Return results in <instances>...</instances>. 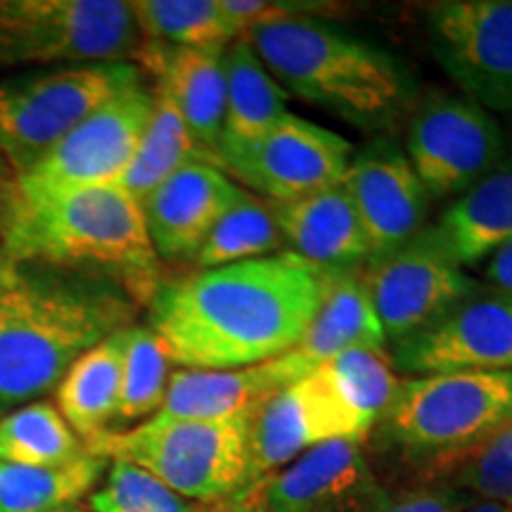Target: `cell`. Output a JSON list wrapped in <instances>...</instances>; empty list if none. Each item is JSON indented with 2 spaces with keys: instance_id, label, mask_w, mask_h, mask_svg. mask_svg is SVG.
<instances>
[{
  "instance_id": "29",
  "label": "cell",
  "mask_w": 512,
  "mask_h": 512,
  "mask_svg": "<svg viewBox=\"0 0 512 512\" xmlns=\"http://www.w3.org/2000/svg\"><path fill=\"white\" fill-rule=\"evenodd\" d=\"M83 453V441L50 401H31L0 418V460L55 467L72 463Z\"/></svg>"
},
{
  "instance_id": "24",
  "label": "cell",
  "mask_w": 512,
  "mask_h": 512,
  "mask_svg": "<svg viewBox=\"0 0 512 512\" xmlns=\"http://www.w3.org/2000/svg\"><path fill=\"white\" fill-rule=\"evenodd\" d=\"M124 330L114 332L76 358L74 366L57 384V411L83 446L110 432L112 422H117Z\"/></svg>"
},
{
  "instance_id": "13",
  "label": "cell",
  "mask_w": 512,
  "mask_h": 512,
  "mask_svg": "<svg viewBox=\"0 0 512 512\" xmlns=\"http://www.w3.org/2000/svg\"><path fill=\"white\" fill-rule=\"evenodd\" d=\"M373 425L349 406L323 366L268 399L249 418L252 486L283 470L309 448L337 439L363 441Z\"/></svg>"
},
{
  "instance_id": "25",
  "label": "cell",
  "mask_w": 512,
  "mask_h": 512,
  "mask_svg": "<svg viewBox=\"0 0 512 512\" xmlns=\"http://www.w3.org/2000/svg\"><path fill=\"white\" fill-rule=\"evenodd\" d=\"M226 128L221 143H247L264 136L287 114V91L273 79L245 36L223 50Z\"/></svg>"
},
{
  "instance_id": "4",
  "label": "cell",
  "mask_w": 512,
  "mask_h": 512,
  "mask_svg": "<svg viewBox=\"0 0 512 512\" xmlns=\"http://www.w3.org/2000/svg\"><path fill=\"white\" fill-rule=\"evenodd\" d=\"M245 38L285 91L356 126H387L408 98L392 55L325 19H287Z\"/></svg>"
},
{
  "instance_id": "10",
  "label": "cell",
  "mask_w": 512,
  "mask_h": 512,
  "mask_svg": "<svg viewBox=\"0 0 512 512\" xmlns=\"http://www.w3.org/2000/svg\"><path fill=\"white\" fill-rule=\"evenodd\" d=\"M441 69L486 112H512V0H444L427 8Z\"/></svg>"
},
{
  "instance_id": "28",
  "label": "cell",
  "mask_w": 512,
  "mask_h": 512,
  "mask_svg": "<svg viewBox=\"0 0 512 512\" xmlns=\"http://www.w3.org/2000/svg\"><path fill=\"white\" fill-rule=\"evenodd\" d=\"M152 91H155V107L150 121L136 147V155L117 183L140 207L166 178L174 176L188 162L200 159L174 102L157 86Z\"/></svg>"
},
{
  "instance_id": "37",
  "label": "cell",
  "mask_w": 512,
  "mask_h": 512,
  "mask_svg": "<svg viewBox=\"0 0 512 512\" xmlns=\"http://www.w3.org/2000/svg\"><path fill=\"white\" fill-rule=\"evenodd\" d=\"M486 283L491 290L505 292L512 297V240L503 242L494 252L486 256Z\"/></svg>"
},
{
  "instance_id": "11",
  "label": "cell",
  "mask_w": 512,
  "mask_h": 512,
  "mask_svg": "<svg viewBox=\"0 0 512 512\" xmlns=\"http://www.w3.org/2000/svg\"><path fill=\"white\" fill-rule=\"evenodd\" d=\"M351 145L335 131L287 112L264 136L221 143L216 166L273 202H290L337 185L347 174Z\"/></svg>"
},
{
  "instance_id": "26",
  "label": "cell",
  "mask_w": 512,
  "mask_h": 512,
  "mask_svg": "<svg viewBox=\"0 0 512 512\" xmlns=\"http://www.w3.org/2000/svg\"><path fill=\"white\" fill-rule=\"evenodd\" d=\"M107 458L86 451L72 463L31 467L0 460V512H60L98 484Z\"/></svg>"
},
{
  "instance_id": "7",
  "label": "cell",
  "mask_w": 512,
  "mask_h": 512,
  "mask_svg": "<svg viewBox=\"0 0 512 512\" xmlns=\"http://www.w3.org/2000/svg\"><path fill=\"white\" fill-rule=\"evenodd\" d=\"M145 81L133 62H98L0 81V155L17 176L41 162L76 124Z\"/></svg>"
},
{
  "instance_id": "22",
  "label": "cell",
  "mask_w": 512,
  "mask_h": 512,
  "mask_svg": "<svg viewBox=\"0 0 512 512\" xmlns=\"http://www.w3.org/2000/svg\"><path fill=\"white\" fill-rule=\"evenodd\" d=\"M384 344L387 337L361 283V273H323L318 311L292 354L316 368L347 351H384Z\"/></svg>"
},
{
  "instance_id": "1",
  "label": "cell",
  "mask_w": 512,
  "mask_h": 512,
  "mask_svg": "<svg viewBox=\"0 0 512 512\" xmlns=\"http://www.w3.org/2000/svg\"><path fill=\"white\" fill-rule=\"evenodd\" d=\"M323 273L292 252L204 268L159 285L147 304L150 330L181 368L256 366L297 347L318 311Z\"/></svg>"
},
{
  "instance_id": "3",
  "label": "cell",
  "mask_w": 512,
  "mask_h": 512,
  "mask_svg": "<svg viewBox=\"0 0 512 512\" xmlns=\"http://www.w3.org/2000/svg\"><path fill=\"white\" fill-rule=\"evenodd\" d=\"M0 259L107 280L140 304L162 285L143 207L117 183L17 195Z\"/></svg>"
},
{
  "instance_id": "30",
  "label": "cell",
  "mask_w": 512,
  "mask_h": 512,
  "mask_svg": "<svg viewBox=\"0 0 512 512\" xmlns=\"http://www.w3.org/2000/svg\"><path fill=\"white\" fill-rule=\"evenodd\" d=\"M283 245L278 221H275L273 204L242 190L240 200L216 221L211 233L197 249L195 264L204 268H219L240 264V261L271 256Z\"/></svg>"
},
{
  "instance_id": "19",
  "label": "cell",
  "mask_w": 512,
  "mask_h": 512,
  "mask_svg": "<svg viewBox=\"0 0 512 512\" xmlns=\"http://www.w3.org/2000/svg\"><path fill=\"white\" fill-rule=\"evenodd\" d=\"M313 368L292 351L271 361L233 370H174L157 415L174 420H249L268 399Z\"/></svg>"
},
{
  "instance_id": "9",
  "label": "cell",
  "mask_w": 512,
  "mask_h": 512,
  "mask_svg": "<svg viewBox=\"0 0 512 512\" xmlns=\"http://www.w3.org/2000/svg\"><path fill=\"white\" fill-rule=\"evenodd\" d=\"M155 107L145 81L126 88L88 114L34 169L19 176V197L119 183L131 164Z\"/></svg>"
},
{
  "instance_id": "31",
  "label": "cell",
  "mask_w": 512,
  "mask_h": 512,
  "mask_svg": "<svg viewBox=\"0 0 512 512\" xmlns=\"http://www.w3.org/2000/svg\"><path fill=\"white\" fill-rule=\"evenodd\" d=\"M171 358L150 325H128L121 356V399L117 422H133L162 408Z\"/></svg>"
},
{
  "instance_id": "21",
  "label": "cell",
  "mask_w": 512,
  "mask_h": 512,
  "mask_svg": "<svg viewBox=\"0 0 512 512\" xmlns=\"http://www.w3.org/2000/svg\"><path fill=\"white\" fill-rule=\"evenodd\" d=\"M283 242L320 271H356L370 247L342 183L290 202H273Z\"/></svg>"
},
{
  "instance_id": "39",
  "label": "cell",
  "mask_w": 512,
  "mask_h": 512,
  "mask_svg": "<svg viewBox=\"0 0 512 512\" xmlns=\"http://www.w3.org/2000/svg\"><path fill=\"white\" fill-rule=\"evenodd\" d=\"M190 512H264V505H261L259 489H256L254 484L252 489L242 491V494H235L230 498H221V501L195 503Z\"/></svg>"
},
{
  "instance_id": "32",
  "label": "cell",
  "mask_w": 512,
  "mask_h": 512,
  "mask_svg": "<svg viewBox=\"0 0 512 512\" xmlns=\"http://www.w3.org/2000/svg\"><path fill=\"white\" fill-rule=\"evenodd\" d=\"M320 366L332 377L349 406L375 430V422L387 411L401 387V380L396 377L394 366L387 361L384 351H347Z\"/></svg>"
},
{
  "instance_id": "27",
  "label": "cell",
  "mask_w": 512,
  "mask_h": 512,
  "mask_svg": "<svg viewBox=\"0 0 512 512\" xmlns=\"http://www.w3.org/2000/svg\"><path fill=\"white\" fill-rule=\"evenodd\" d=\"M131 8L143 41L162 48L223 53L240 38L219 0H136Z\"/></svg>"
},
{
  "instance_id": "23",
  "label": "cell",
  "mask_w": 512,
  "mask_h": 512,
  "mask_svg": "<svg viewBox=\"0 0 512 512\" xmlns=\"http://www.w3.org/2000/svg\"><path fill=\"white\" fill-rule=\"evenodd\" d=\"M427 235L460 266H475L512 240V164L460 195Z\"/></svg>"
},
{
  "instance_id": "5",
  "label": "cell",
  "mask_w": 512,
  "mask_h": 512,
  "mask_svg": "<svg viewBox=\"0 0 512 512\" xmlns=\"http://www.w3.org/2000/svg\"><path fill=\"white\" fill-rule=\"evenodd\" d=\"M512 422V370L403 380L377 434L420 470L460 465Z\"/></svg>"
},
{
  "instance_id": "38",
  "label": "cell",
  "mask_w": 512,
  "mask_h": 512,
  "mask_svg": "<svg viewBox=\"0 0 512 512\" xmlns=\"http://www.w3.org/2000/svg\"><path fill=\"white\" fill-rule=\"evenodd\" d=\"M19 195V176L12 166L5 162L0 155V238L10 226L12 214H15V204Z\"/></svg>"
},
{
  "instance_id": "14",
  "label": "cell",
  "mask_w": 512,
  "mask_h": 512,
  "mask_svg": "<svg viewBox=\"0 0 512 512\" xmlns=\"http://www.w3.org/2000/svg\"><path fill=\"white\" fill-rule=\"evenodd\" d=\"M361 283L384 337L392 344L430 328L479 287L427 230L396 252L370 261Z\"/></svg>"
},
{
  "instance_id": "41",
  "label": "cell",
  "mask_w": 512,
  "mask_h": 512,
  "mask_svg": "<svg viewBox=\"0 0 512 512\" xmlns=\"http://www.w3.org/2000/svg\"><path fill=\"white\" fill-rule=\"evenodd\" d=\"M60 512H91V510L79 508V505H72V508H64V510H60Z\"/></svg>"
},
{
  "instance_id": "17",
  "label": "cell",
  "mask_w": 512,
  "mask_h": 512,
  "mask_svg": "<svg viewBox=\"0 0 512 512\" xmlns=\"http://www.w3.org/2000/svg\"><path fill=\"white\" fill-rule=\"evenodd\" d=\"M370 247V261L418 238L427 216V190L411 162L392 145L351 157L342 181Z\"/></svg>"
},
{
  "instance_id": "36",
  "label": "cell",
  "mask_w": 512,
  "mask_h": 512,
  "mask_svg": "<svg viewBox=\"0 0 512 512\" xmlns=\"http://www.w3.org/2000/svg\"><path fill=\"white\" fill-rule=\"evenodd\" d=\"M472 498L453 482L418 484L399 494H384L370 512H463Z\"/></svg>"
},
{
  "instance_id": "40",
  "label": "cell",
  "mask_w": 512,
  "mask_h": 512,
  "mask_svg": "<svg viewBox=\"0 0 512 512\" xmlns=\"http://www.w3.org/2000/svg\"><path fill=\"white\" fill-rule=\"evenodd\" d=\"M463 512H512L510 505L491 503V501H472Z\"/></svg>"
},
{
  "instance_id": "34",
  "label": "cell",
  "mask_w": 512,
  "mask_h": 512,
  "mask_svg": "<svg viewBox=\"0 0 512 512\" xmlns=\"http://www.w3.org/2000/svg\"><path fill=\"white\" fill-rule=\"evenodd\" d=\"M453 484L475 501L512 508V422L458 465V479Z\"/></svg>"
},
{
  "instance_id": "20",
  "label": "cell",
  "mask_w": 512,
  "mask_h": 512,
  "mask_svg": "<svg viewBox=\"0 0 512 512\" xmlns=\"http://www.w3.org/2000/svg\"><path fill=\"white\" fill-rule=\"evenodd\" d=\"M223 53L176 50L143 41L136 57L140 69L155 74L159 91L169 95L181 114L202 162L216 166L226 128V76Z\"/></svg>"
},
{
  "instance_id": "15",
  "label": "cell",
  "mask_w": 512,
  "mask_h": 512,
  "mask_svg": "<svg viewBox=\"0 0 512 512\" xmlns=\"http://www.w3.org/2000/svg\"><path fill=\"white\" fill-rule=\"evenodd\" d=\"M392 363L418 377L512 370V297L479 285L430 328L396 342Z\"/></svg>"
},
{
  "instance_id": "12",
  "label": "cell",
  "mask_w": 512,
  "mask_h": 512,
  "mask_svg": "<svg viewBox=\"0 0 512 512\" xmlns=\"http://www.w3.org/2000/svg\"><path fill=\"white\" fill-rule=\"evenodd\" d=\"M406 150L427 195H465L496 171L503 133L491 112L465 95L437 93L413 114Z\"/></svg>"
},
{
  "instance_id": "2",
  "label": "cell",
  "mask_w": 512,
  "mask_h": 512,
  "mask_svg": "<svg viewBox=\"0 0 512 512\" xmlns=\"http://www.w3.org/2000/svg\"><path fill=\"white\" fill-rule=\"evenodd\" d=\"M133 325L107 280L0 259V415L48 394L79 356Z\"/></svg>"
},
{
  "instance_id": "16",
  "label": "cell",
  "mask_w": 512,
  "mask_h": 512,
  "mask_svg": "<svg viewBox=\"0 0 512 512\" xmlns=\"http://www.w3.org/2000/svg\"><path fill=\"white\" fill-rule=\"evenodd\" d=\"M264 512H370L387 491L363 441L337 439L302 453L256 484Z\"/></svg>"
},
{
  "instance_id": "18",
  "label": "cell",
  "mask_w": 512,
  "mask_h": 512,
  "mask_svg": "<svg viewBox=\"0 0 512 512\" xmlns=\"http://www.w3.org/2000/svg\"><path fill=\"white\" fill-rule=\"evenodd\" d=\"M242 188L219 166L188 162L143 202L147 235L159 261H190L226 211L240 200Z\"/></svg>"
},
{
  "instance_id": "8",
  "label": "cell",
  "mask_w": 512,
  "mask_h": 512,
  "mask_svg": "<svg viewBox=\"0 0 512 512\" xmlns=\"http://www.w3.org/2000/svg\"><path fill=\"white\" fill-rule=\"evenodd\" d=\"M143 48L131 3L0 0V69L131 62Z\"/></svg>"
},
{
  "instance_id": "33",
  "label": "cell",
  "mask_w": 512,
  "mask_h": 512,
  "mask_svg": "<svg viewBox=\"0 0 512 512\" xmlns=\"http://www.w3.org/2000/svg\"><path fill=\"white\" fill-rule=\"evenodd\" d=\"M93 512H190L192 505L157 477L124 460H114L102 489L88 498Z\"/></svg>"
},
{
  "instance_id": "6",
  "label": "cell",
  "mask_w": 512,
  "mask_h": 512,
  "mask_svg": "<svg viewBox=\"0 0 512 512\" xmlns=\"http://www.w3.org/2000/svg\"><path fill=\"white\" fill-rule=\"evenodd\" d=\"M249 420H174L155 415L131 430L107 432L86 451L143 467L185 501L211 503L252 489Z\"/></svg>"
},
{
  "instance_id": "35",
  "label": "cell",
  "mask_w": 512,
  "mask_h": 512,
  "mask_svg": "<svg viewBox=\"0 0 512 512\" xmlns=\"http://www.w3.org/2000/svg\"><path fill=\"white\" fill-rule=\"evenodd\" d=\"M219 3L238 36L287 19L318 17L330 10L328 3H294V0H219Z\"/></svg>"
}]
</instances>
